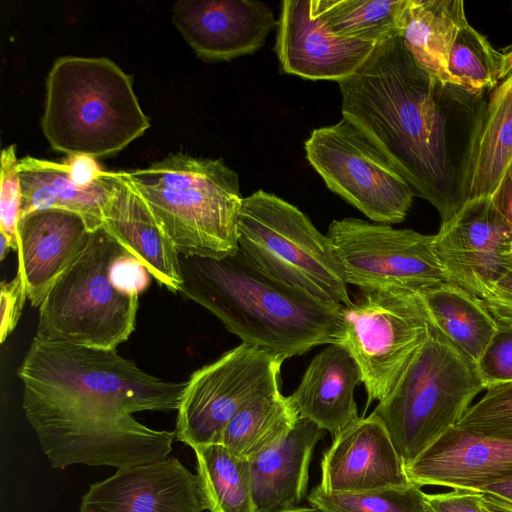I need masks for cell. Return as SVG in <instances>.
<instances>
[{"instance_id":"18","label":"cell","mask_w":512,"mask_h":512,"mask_svg":"<svg viewBox=\"0 0 512 512\" xmlns=\"http://www.w3.org/2000/svg\"><path fill=\"white\" fill-rule=\"evenodd\" d=\"M405 472L419 487L483 491L512 480V441L484 437L455 426L407 464Z\"/></svg>"},{"instance_id":"3","label":"cell","mask_w":512,"mask_h":512,"mask_svg":"<svg viewBox=\"0 0 512 512\" xmlns=\"http://www.w3.org/2000/svg\"><path fill=\"white\" fill-rule=\"evenodd\" d=\"M179 292L215 315L243 343L284 359L335 344L341 308L272 279L243 252L223 257L179 254Z\"/></svg>"},{"instance_id":"9","label":"cell","mask_w":512,"mask_h":512,"mask_svg":"<svg viewBox=\"0 0 512 512\" xmlns=\"http://www.w3.org/2000/svg\"><path fill=\"white\" fill-rule=\"evenodd\" d=\"M341 317L335 344L357 362L368 407L399 383L427 341L431 322L420 295L398 289L361 291L355 302L342 306Z\"/></svg>"},{"instance_id":"33","label":"cell","mask_w":512,"mask_h":512,"mask_svg":"<svg viewBox=\"0 0 512 512\" xmlns=\"http://www.w3.org/2000/svg\"><path fill=\"white\" fill-rule=\"evenodd\" d=\"M16 145L12 144L1 152L0 184V234L11 242L13 250H18V223L21 211V182L18 171Z\"/></svg>"},{"instance_id":"20","label":"cell","mask_w":512,"mask_h":512,"mask_svg":"<svg viewBox=\"0 0 512 512\" xmlns=\"http://www.w3.org/2000/svg\"><path fill=\"white\" fill-rule=\"evenodd\" d=\"M102 227L141 262L160 285L179 292V253L124 172H115Z\"/></svg>"},{"instance_id":"24","label":"cell","mask_w":512,"mask_h":512,"mask_svg":"<svg viewBox=\"0 0 512 512\" xmlns=\"http://www.w3.org/2000/svg\"><path fill=\"white\" fill-rule=\"evenodd\" d=\"M22 200L20 217L38 210L64 209L83 217L92 232L103 223L115 172H107L92 186H77L62 162L26 156L19 159Z\"/></svg>"},{"instance_id":"8","label":"cell","mask_w":512,"mask_h":512,"mask_svg":"<svg viewBox=\"0 0 512 512\" xmlns=\"http://www.w3.org/2000/svg\"><path fill=\"white\" fill-rule=\"evenodd\" d=\"M125 249L100 227L39 306L35 338L116 349L135 329L138 295L114 284L110 268Z\"/></svg>"},{"instance_id":"2","label":"cell","mask_w":512,"mask_h":512,"mask_svg":"<svg viewBox=\"0 0 512 512\" xmlns=\"http://www.w3.org/2000/svg\"><path fill=\"white\" fill-rule=\"evenodd\" d=\"M341 112L384 150L441 223L464 205L467 154L485 100L423 69L394 35L338 82Z\"/></svg>"},{"instance_id":"39","label":"cell","mask_w":512,"mask_h":512,"mask_svg":"<svg viewBox=\"0 0 512 512\" xmlns=\"http://www.w3.org/2000/svg\"><path fill=\"white\" fill-rule=\"evenodd\" d=\"M72 181L79 187L95 184L105 173L95 157L87 154H70L63 159Z\"/></svg>"},{"instance_id":"1","label":"cell","mask_w":512,"mask_h":512,"mask_svg":"<svg viewBox=\"0 0 512 512\" xmlns=\"http://www.w3.org/2000/svg\"><path fill=\"white\" fill-rule=\"evenodd\" d=\"M22 407L52 467L112 466L163 460L174 431L156 430L133 413L178 410L186 382L140 369L116 349L32 343L18 368Z\"/></svg>"},{"instance_id":"44","label":"cell","mask_w":512,"mask_h":512,"mask_svg":"<svg viewBox=\"0 0 512 512\" xmlns=\"http://www.w3.org/2000/svg\"><path fill=\"white\" fill-rule=\"evenodd\" d=\"M13 250L10 240L3 234H0V261H3L10 250Z\"/></svg>"},{"instance_id":"15","label":"cell","mask_w":512,"mask_h":512,"mask_svg":"<svg viewBox=\"0 0 512 512\" xmlns=\"http://www.w3.org/2000/svg\"><path fill=\"white\" fill-rule=\"evenodd\" d=\"M198 483L177 458L117 469L93 483L82 496L79 512H203Z\"/></svg>"},{"instance_id":"37","label":"cell","mask_w":512,"mask_h":512,"mask_svg":"<svg viewBox=\"0 0 512 512\" xmlns=\"http://www.w3.org/2000/svg\"><path fill=\"white\" fill-rule=\"evenodd\" d=\"M430 512H490L482 502L481 491L453 489L450 492L426 494Z\"/></svg>"},{"instance_id":"41","label":"cell","mask_w":512,"mask_h":512,"mask_svg":"<svg viewBox=\"0 0 512 512\" xmlns=\"http://www.w3.org/2000/svg\"><path fill=\"white\" fill-rule=\"evenodd\" d=\"M481 493L483 505L490 512H512V502L490 492Z\"/></svg>"},{"instance_id":"29","label":"cell","mask_w":512,"mask_h":512,"mask_svg":"<svg viewBox=\"0 0 512 512\" xmlns=\"http://www.w3.org/2000/svg\"><path fill=\"white\" fill-rule=\"evenodd\" d=\"M408 0H309L310 10L335 35L375 44L398 35Z\"/></svg>"},{"instance_id":"22","label":"cell","mask_w":512,"mask_h":512,"mask_svg":"<svg viewBox=\"0 0 512 512\" xmlns=\"http://www.w3.org/2000/svg\"><path fill=\"white\" fill-rule=\"evenodd\" d=\"M361 380L360 368L349 351L328 344L311 360L290 398L299 418L314 422L334 437L359 418L354 390Z\"/></svg>"},{"instance_id":"28","label":"cell","mask_w":512,"mask_h":512,"mask_svg":"<svg viewBox=\"0 0 512 512\" xmlns=\"http://www.w3.org/2000/svg\"><path fill=\"white\" fill-rule=\"evenodd\" d=\"M197 479L210 512H254L249 459L222 444L195 447Z\"/></svg>"},{"instance_id":"38","label":"cell","mask_w":512,"mask_h":512,"mask_svg":"<svg viewBox=\"0 0 512 512\" xmlns=\"http://www.w3.org/2000/svg\"><path fill=\"white\" fill-rule=\"evenodd\" d=\"M499 329L512 330V270L481 298Z\"/></svg>"},{"instance_id":"13","label":"cell","mask_w":512,"mask_h":512,"mask_svg":"<svg viewBox=\"0 0 512 512\" xmlns=\"http://www.w3.org/2000/svg\"><path fill=\"white\" fill-rule=\"evenodd\" d=\"M448 282L480 299L512 270V225L490 196L470 199L434 235Z\"/></svg>"},{"instance_id":"30","label":"cell","mask_w":512,"mask_h":512,"mask_svg":"<svg viewBox=\"0 0 512 512\" xmlns=\"http://www.w3.org/2000/svg\"><path fill=\"white\" fill-rule=\"evenodd\" d=\"M501 53L466 23L457 33L448 57V73L455 85L484 95L500 81Z\"/></svg>"},{"instance_id":"42","label":"cell","mask_w":512,"mask_h":512,"mask_svg":"<svg viewBox=\"0 0 512 512\" xmlns=\"http://www.w3.org/2000/svg\"><path fill=\"white\" fill-rule=\"evenodd\" d=\"M483 492H490L512 502V480L490 485Z\"/></svg>"},{"instance_id":"25","label":"cell","mask_w":512,"mask_h":512,"mask_svg":"<svg viewBox=\"0 0 512 512\" xmlns=\"http://www.w3.org/2000/svg\"><path fill=\"white\" fill-rule=\"evenodd\" d=\"M466 23L462 0H408L398 35L423 69L443 83L454 84L447 69L448 57Z\"/></svg>"},{"instance_id":"6","label":"cell","mask_w":512,"mask_h":512,"mask_svg":"<svg viewBox=\"0 0 512 512\" xmlns=\"http://www.w3.org/2000/svg\"><path fill=\"white\" fill-rule=\"evenodd\" d=\"M483 390L476 363L431 322L427 341L372 414L406 466L455 427Z\"/></svg>"},{"instance_id":"21","label":"cell","mask_w":512,"mask_h":512,"mask_svg":"<svg viewBox=\"0 0 512 512\" xmlns=\"http://www.w3.org/2000/svg\"><path fill=\"white\" fill-rule=\"evenodd\" d=\"M324 433L314 422L299 418L287 434L249 459L254 512L299 507L307 493L313 450Z\"/></svg>"},{"instance_id":"35","label":"cell","mask_w":512,"mask_h":512,"mask_svg":"<svg viewBox=\"0 0 512 512\" xmlns=\"http://www.w3.org/2000/svg\"><path fill=\"white\" fill-rule=\"evenodd\" d=\"M27 291L22 274L17 270L15 277L3 281L0 288V341L4 343L16 327L21 316Z\"/></svg>"},{"instance_id":"27","label":"cell","mask_w":512,"mask_h":512,"mask_svg":"<svg viewBox=\"0 0 512 512\" xmlns=\"http://www.w3.org/2000/svg\"><path fill=\"white\" fill-rule=\"evenodd\" d=\"M298 419L290 396L277 388L241 408L226 425L220 444L250 459L287 434Z\"/></svg>"},{"instance_id":"10","label":"cell","mask_w":512,"mask_h":512,"mask_svg":"<svg viewBox=\"0 0 512 512\" xmlns=\"http://www.w3.org/2000/svg\"><path fill=\"white\" fill-rule=\"evenodd\" d=\"M307 161L330 191L372 221L401 223L414 196L411 185L377 142L343 116L314 129L304 143Z\"/></svg>"},{"instance_id":"19","label":"cell","mask_w":512,"mask_h":512,"mask_svg":"<svg viewBox=\"0 0 512 512\" xmlns=\"http://www.w3.org/2000/svg\"><path fill=\"white\" fill-rule=\"evenodd\" d=\"M90 230L79 214L64 209L38 210L18 223V271L27 297L39 307L75 262L89 240Z\"/></svg>"},{"instance_id":"40","label":"cell","mask_w":512,"mask_h":512,"mask_svg":"<svg viewBox=\"0 0 512 512\" xmlns=\"http://www.w3.org/2000/svg\"><path fill=\"white\" fill-rule=\"evenodd\" d=\"M490 197L499 212L512 225V162Z\"/></svg>"},{"instance_id":"43","label":"cell","mask_w":512,"mask_h":512,"mask_svg":"<svg viewBox=\"0 0 512 512\" xmlns=\"http://www.w3.org/2000/svg\"><path fill=\"white\" fill-rule=\"evenodd\" d=\"M512 75V46L504 53H501L500 80Z\"/></svg>"},{"instance_id":"26","label":"cell","mask_w":512,"mask_h":512,"mask_svg":"<svg viewBox=\"0 0 512 512\" xmlns=\"http://www.w3.org/2000/svg\"><path fill=\"white\" fill-rule=\"evenodd\" d=\"M419 295L430 321L477 363L499 330L482 300L448 281Z\"/></svg>"},{"instance_id":"32","label":"cell","mask_w":512,"mask_h":512,"mask_svg":"<svg viewBox=\"0 0 512 512\" xmlns=\"http://www.w3.org/2000/svg\"><path fill=\"white\" fill-rule=\"evenodd\" d=\"M485 391L456 427L484 437L512 441V382Z\"/></svg>"},{"instance_id":"23","label":"cell","mask_w":512,"mask_h":512,"mask_svg":"<svg viewBox=\"0 0 512 512\" xmlns=\"http://www.w3.org/2000/svg\"><path fill=\"white\" fill-rule=\"evenodd\" d=\"M511 162L512 75L490 91L478 114L465 165V202L491 196Z\"/></svg>"},{"instance_id":"12","label":"cell","mask_w":512,"mask_h":512,"mask_svg":"<svg viewBox=\"0 0 512 512\" xmlns=\"http://www.w3.org/2000/svg\"><path fill=\"white\" fill-rule=\"evenodd\" d=\"M346 280L361 291L398 289L421 293L447 282L433 248L434 235L357 218L328 228Z\"/></svg>"},{"instance_id":"11","label":"cell","mask_w":512,"mask_h":512,"mask_svg":"<svg viewBox=\"0 0 512 512\" xmlns=\"http://www.w3.org/2000/svg\"><path fill=\"white\" fill-rule=\"evenodd\" d=\"M284 360L242 342L194 371L177 410L176 439L192 449L220 444L226 425L241 408L279 388Z\"/></svg>"},{"instance_id":"31","label":"cell","mask_w":512,"mask_h":512,"mask_svg":"<svg viewBox=\"0 0 512 512\" xmlns=\"http://www.w3.org/2000/svg\"><path fill=\"white\" fill-rule=\"evenodd\" d=\"M307 498L321 512H430L426 493L412 482L364 492H327L317 485Z\"/></svg>"},{"instance_id":"14","label":"cell","mask_w":512,"mask_h":512,"mask_svg":"<svg viewBox=\"0 0 512 512\" xmlns=\"http://www.w3.org/2000/svg\"><path fill=\"white\" fill-rule=\"evenodd\" d=\"M172 20L198 58L225 62L260 50L278 20L264 2L181 0Z\"/></svg>"},{"instance_id":"36","label":"cell","mask_w":512,"mask_h":512,"mask_svg":"<svg viewBox=\"0 0 512 512\" xmlns=\"http://www.w3.org/2000/svg\"><path fill=\"white\" fill-rule=\"evenodd\" d=\"M110 275L118 289L138 296L147 288L151 276L143 264L126 250L114 259Z\"/></svg>"},{"instance_id":"7","label":"cell","mask_w":512,"mask_h":512,"mask_svg":"<svg viewBox=\"0 0 512 512\" xmlns=\"http://www.w3.org/2000/svg\"><path fill=\"white\" fill-rule=\"evenodd\" d=\"M239 249L272 279L320 302L351 303L338 254L300 209L262 189L243 198Z\"/></svg>"},{"instance_id":"4","label":"cell","mask_w":512,"mask_h":512,"mask_svg":"<svg viewBox=\"0 0 512 512\" xmlns=\"http://www.w3.org/2000/svg\"><path fill=\"white\" fill-rule=\"evenodd\" d=\"M150 127L133 77L106 57L62 56L46 78L41 128L52 149L114 155Z\"/></svg>"},{"instance_id":"34","label":"cell","mask_w":512,"mask_h":512,"mask_svg":"<svg viewBox=\"0 0 512 512\" xmlns=\"http://www.w3.org/2000/svg\"><path fill=\"white\" fill-rule=\"evenodd\" d=\"M476 366L485 390L512 382V330L499 329Z\"/></svg>"},{"instance_id":"16","label":"cell","mask_w":512,"mask_h":512,"mask_svg":"<svg viewBox=\"0 0 512 512\" xmlns=\"http://www.w3.org/2000/svg\"><path fill=\"white\" fill-rule=\"evenodd\" d=\"M376 45L332 33L311 12L309 0L281 2L274 50L286 74L340 82L367 60Z\"/></svg>"},{"instance_id":"45","label":"cell","mask_w":512,"mask_h":512,"mask_svg":"<svg viewBox=\"0 0 512 512\" xmlns=\"http://www.w3.org/2000/svg\"><path fill=\"white\" fill-rule=\"evenodd\" d=\"M284 512H321V511H319L318 509L311 506V507H298V508H295V509H292L289 511H284Z\"/></svg>"},{"instance_id":"17","label":"cell","mask_w":512,"mask_h":512,"mask_svg":"<svg viewBox=\"0 0 512 512\" xmlns=\"http://www.w3.org/2000/svg\"><path fill=\"white\" fill-rule=\"evenodd\" d=\"M333 438L320 465L323 490L364 492L411 483L384 424L372 413Z\"/></svg>"},{"instance_id":"5","label":"cell","mask_w":512,"mask_h":512,"mask_svg":"<svg viewBox=\"0 0 512 512\" xmlns=\"http://www.w3.org/2000/svg\"><path fill=\"white\" fill-rule=\"evenodd\" d=\"M124 175L179 254L219 258L239 249L240 181L222 159L171 153Z\"/></svg>"}]
</instances>
